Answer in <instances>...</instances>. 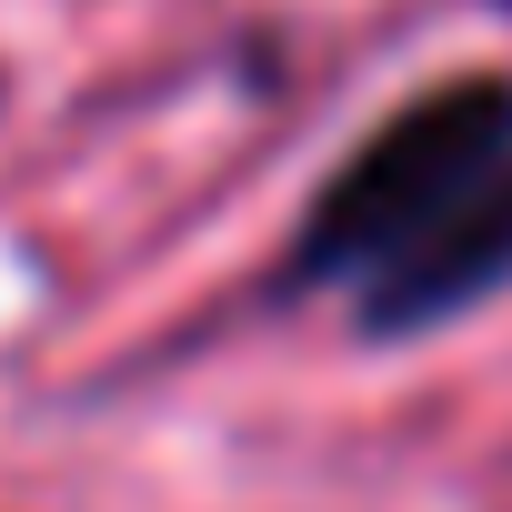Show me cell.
<instances>
[{
    "label": "cell",
    "instance_id": "cell-1",
    "mask_svg": "<svg viewBox=\"0 0 512 512\" xmlns=\"http://www.w3.org/2000/svg\"><path fill=\"white\" fill-rule=\"evenodd\" d=\"M502 161H512V71H452V81L412 91L302 201V221H292V241H282V262H272L262 292L272 302L362 292L422 231H442Z\"/></svg>",
    "mask_w": 512,
    "mask_h": 512
},
{
    "label": "cell",
    "instance_id": "cell-2",
    "mask_svg": "<svg viewBox=\"0 0 512 512\" xmlns=\"http://www.w3.org/2000/svg\"><path fill=\"white\" fill-rule=\"evenodd\" d=\"M502 292H512V161H502L442 231H422L392 272H372V282L352 292V342L402 352V342H432V332L492 312Z\"/></svg>",
    "mask_w": 512,
    "mask_h": 512
},
{
    "label": "cell",
    "instance_id": "cell-3",
    "mask_svg": "<svg viewBox=\"0 0 512 512\" xmlns=\"http://www.w3.org/2000/svg\"><path fill=\"white\" fill-rule=\"evenodd\" d=\"M482 11H512V0H482Z\"/></svg>",
    "mask_w": 512,
    "mask_h": 512
}]
</instances>
